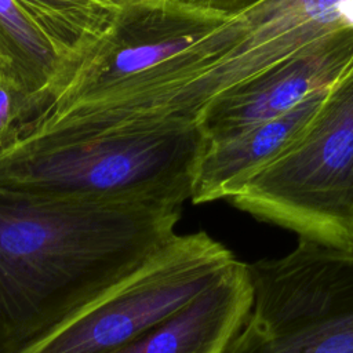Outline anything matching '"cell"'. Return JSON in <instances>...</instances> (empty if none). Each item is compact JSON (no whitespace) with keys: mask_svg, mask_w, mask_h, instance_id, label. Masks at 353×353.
<instances>
[{"mask_svg":"<svg viewBox=\"0 0 353 353\" xmlns=\"http://www.w3.org/2000/svg\"><path fill=\"white\" fill-rule=\"evenodd\" d=\"M218 92L203 37L101 94L36 117L0 153V189L101 201L190 200Z\"/></svg>","mask_w":353,"mask_h":353,"instance_id":"6da1fadb","label":"cell"},{"mask_svg":"<svg viewBox=\"0 0 353 353\" xmlns=\"http://www.w3.org/2000/svg\"><path fill=\"white\" fill-rule=\"evenodd\" d=\"M182 205L0 189V353H19L174 236Z\"/></svg>","mask_w":353,"mask_h":353,"instance_id":"7a4b0ae2","label":"cell"},{"mask_svg":"<svg viewBox=\"0 0 353 353\" xmlns=\"http://www.w3.org/2000/svg\"><path fill=\"white\" fill-rule=\"evenodd\" d=\"M228 201L299 239L353 254V68L299 138Z\"/></svg>","mask_w":353,"mask_h":353,"instance_id":"3957f363","label":"cell"},{"mask_svg":"<svg viewBox=\"0 0 353 353\" xmlns=\"http://www.w3.org/2000/svg\"><path fill=\"white\" fill-rule=\"evenodd\" d=\"M248 268L252 307L225 353H353V254L298 239Z\"/></svg>","mask_w":353,"mask_h":353,"instance_id":"277c9868","label":"cell"},{"mask_svg":"<svg viewBox=\"0 0 353 353\" xmlns=\"http://www.w3.org/2000/svg\"><path fill=\"white\" fill-rule=\"evenodd\" d=\"M234 261V254L205 230L175 233L19 353H110L185 306Z\"/></svg>","mask_w":353,"mask_h":353,"instance_id":"5b68a950","label":"cell"},{"mask_svg":"<svg viewBox=\"0 0 353 353\" xmlns=\"http://www.w3.org/2000/svg\"><path fill=\"white\" fill-rule=\"evenodd\" d=\"M353 68V28H343L309 51L216 98L201 123L208 142L222 141L294 109L332 87Z\"/></svg>","mask_w":353,"mask_h":353,"instance_id":"8992f818","label":"cell"},{"mask_svg":"<svg viewBox=\"0 0 353 353\" xmlns=\"http://www.w3.org/2000/svg\"><path fill=\"white\" fill-rule=\"evenodd\" d=\"M252 301L248 263L236 259L185 306L110 353H225Z\"/></svg>","mask_w":353,"mask_h":353,"instance_id":"52a82bcc","label":"cell"},{"mask_svg":"<svg viewBox=\"0 0 353 353\" xmlns=\"http://www.w3.org/2000/svg\"><path fill=\"white\" fill-rule=\"evenodd\" d=\"M330 88L313 92L280 117L230 138L208 142L199 163L190 201L204 204L236 194L299 138L319 113Z\"/></svg>","mask_w":353,"mask_h":353,"instance_id":"ba28073f","label":"cell"},{"mask_svg":"<svg viewBox=\"0 0 353 353\" xmlns=\"http://www.w3.org/2000/svg\"><path fill=\"white\" fill-rule=\"evenodd\" d=\"M0 59L7 77L33 99L39 116L68 63L17 0H0Z\"/></svg>","mask_w":353,"mask_h":353,"instance_id":"9c48e42d","label":"cell"},{"mask_svg":"<svg viewBox=\"0 0 353 353\" xmlns=\"http://www.w3.org/2000/svg\"><path fill=\"white\" fill-rule=\"evenodd\" d=\"M73 65L112 28L121 6L109 0H17ZM66 65V66H68Z\"/></svg>","mask_w":353,"mask_h":353,"instance_id":"30bf717a","label":"cell"},{"mask_svg":"<svg viewBox=\"0 0 353 353\" xmlns=\"http://www.w3.org/2000/svg\"><path fill=\"white\" fill-rule=\"evenodd\" d=\"M37 112L33 99L8 79H0V153L10 149L26 134Z\"/></svg>","mask_w":353,"mask_h":353,"instance_id":"8fae6325","label":"cell"},{"mask_svg":"<svg viewBox=\"0 0 353 353\" xmlns=\"http://www.w3.org/2000/svg\"><path fill=\"white\" fill-rule=\"evenodd\" d=\"M185 7L196 8L200 11L221 14V15H233L259 0H168Z\"/></svg>","mask_w":353,"mask_h":353,"instance_id":"7c38bea8","label":"cell"},{"mask_svg":"<svg viewBox=\"0 0 353 353\" xmlns=\"http://www.w3.org/2000/svg\"><path fill=\"white\" fill-rule=\"evenodd\" d=\"M341 22L346 28H353V0H343L339 4Z\"/></svg>","mask_w":353,"mask_h":353,"instance_id":"4fadbf2b","label":"cell"},{"mask_svg":"<svg viewBox=\"0 0 353 353\" xmlns=\"http://www.w3.org/2000/svg\"><path fill=\"white\" fill-rule=\"evenodd\" d=\"M109 1L113 3V4H117V6H123V4H125V3H128L131 0H109Z\"/></svg>","mask_w":353,"mask_h":353,"instance_id":"5bb4252c","label":"cell"},{"mask_svg":"<svg viewBox=\"0 0 353 353\" xmlns=\"http://www.w3.org/2000/svg\"><path fill=\"white\" fill-rule=\"evenodd\" d=\"M7 77V73H6V69H4V65H3V62H1V59H0V79L1 77Z\"/></svg>","mask_w":353,"mask_h":353,"instance_id":"9a60e30c","label":"cell"}]
</instances>
